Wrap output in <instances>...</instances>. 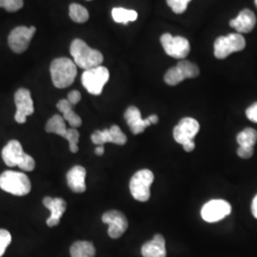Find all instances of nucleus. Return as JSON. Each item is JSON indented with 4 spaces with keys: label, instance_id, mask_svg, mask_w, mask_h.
<instances>
[{
    "label": "nucleus",
    "instance_id": "72a5a7b5",
    "mask_svg": "<svg viewBox=\"0 0 257 257\" xmlns=\"http://www.w3.org/2000/svg\"><path fill=\"white\" fill-rule=\"evenodd\" d=\"M251 212L253 216L257 219V195L253 198L252 203H251Z\"/></svg>",
    "mask_w": 257,
    "mask_h": 257
},
{
    "label": "nucleus",
    "instance_id": "7c9ffc66",
    "mask_svg": "<svg viewBox=\"0 0 257 257\" xmlns=\"http://www.w3.org/2000/svg\"><path fill=\"white\" fill-rule=\"evenodd\" d=\"M237 155L241 158H244V159L250 158L252 155H253V148L240 146L238 148V150H237Z\"/></svg>",
    "mask_w": 257,
    "mask_h": 257
},
{
    "label": "nucleus",
    "instance_id": "2f4dec72",
    "mask_svg": "<svg viewBox=\"0 0 257 257\" xmlns=\"http://www.w3.org/2000/svg\"><path fill=\"white\" fill-rule=\"evenodd\" d=\"M246 115L250 121L257 123V102L248 107L246 110Z\"/></svg>",
    "mask_w": 257,
    "mask_h": 257
},
{
    "label": "nucleus",
    "instance_id": "c756f323",
    "mask_svg": "<svg viewBox=\"0 0 257 257\" xmlns=\"http://www.w3.org/2000/svg\"><path fill=\"white\" fill-rule=\"evenodd\" d=\"M12 242V235L9 231L0 229V257L3 256L6 248H8Z\"/></svg>",
    "mask_w": 257,
    "mask_h": 257
},
{
    "label": "nucleus",
    "instance_id": "f257e3e1",
    "mask_svg": "<svg viewBox=\"0 0 257 257\" xmlns=\"http://www.w3.org/2000/svg\"><path fill=\"white\" fill-rule=\"evenodd\" d=\"M70 53L74 58L75 65L85 71L101 66L104 60L103 55L99 51L90 48L83 40L78 38L72 42Z\"/></svg>",
    "mask_w": 257,
    "mask_h": 257
},
{
    "label": "nucleus",
    "instance_id": "a211bd4d",
    "mask_svg": "<svg viewBox=\"0 0 257 257\" xmlns=\"http://www.w3.org/2000/svg\"><path fill=\"white\" fill-rule=\"evenodd\" d=\"M86 169L82 166H74L67 174L68 187L76 193L86 191Z\"/></svg>",
    "mask_w": 257,
    "mask_h": 257
},
{
    "label": "nucleus",
    "instance_id": "1a4fd4ad",
    "mask_svg": "<svg viewBox=\"0 0 257 257\" xmlns=\"http://www.w3.org/2000/svg\"><path fill=\"white\" fill-rule=\"evenodd\" d=\"M160 41L166 54L176 59H184L190 53V42L185 37L164 34L160 37Z\"/></svg>",
    "mask_w": 257,
    "mask_h": 257
},
{
    "label": "nucleus",
    "instance_id": "6ab92c4d",
    "mask_svg": "<svg viewBox=\"0 0 257 257\" xmlns=\"http://www.w3.org/2000/svg\"><path fill=\"white\" fill-rule=\"evenodd\" d=\"M141 253L143 257H166V242L163 235L156 234L154 238L146 242L142 248Z\"/></svg>",
    "mask_w": 257,
    "mask_h": 257
},
{
    "label": "nucleus",
    "instance_id": "cd10ccee",
    "mask_svg": "<svg viewBox=\"0 0 257 257\" xmlns=\"http://www.w3.org/2000/svg\"><path fill=\"white\" fill-rule=\"evenodd\" d=\"M67 140L69 142V147L70 151L75 154L78 152V142H79V132L76 128H71L69 130V136L67 138Z\"/></svg>",
    "mask_w": 257,
    "mask_h": 257
},
{
    "label": "nucleus",
    "instance_id": "6e6552de",
    "mask_svg": "<svg viewBox=\"0 0 257 257\" xmlns=\"http://www.w3.org/2000/svg\"><path fill=\"white\" fill-rule=\"evenodd\" d=\"M214 55L218 59H224L232 53L245 49L246 40L240 34H230L226 37H219L214 42Z\"/></svg>",
    "mask_w": 257,
    "mask_h": 257
},
{
    "label": "nucleus",
    "instance_id": "20e7f679",
    "mask_svg": "<svg viewBox=\"0 0 257 257\" xmlns=\"http://www.w3.org/2000/svg\"><path fill=\"white\" fill-rule=\"evenodd\" d=\"M0 189L17 196H24L31 192L32 185L25 174L16 171H6L0 175Z\"/></svg>",
    "mask_w": 257,
    "mask_h": 257
},
{
    "label": "nucleus",
    "instance_id": "f03ea898",
    "mask_svg": "<svg viewBox=\"0 0 257 257\" xmlns=\"http://www.w3.org/2000/svg\"><path fill=\"white\" fill-rule=\"evenodd\" d=\"M50 72L55 87L65 89L74 83L77 74V66L74 60L68 57H59L55 58L51 63Z\"/></svg>",
    "mask_w": 257,
    "mask_h": 257
},
{
    "label": "nucleus",
    "instance_id": "0eeeda50",
    "mask_svg": "<svg viewBox=\"0 0 257 257\" xmlns=\"http://www.w3.org/2000/svg\"><path fill=\"white\" fill-rule=\"evenodd\" d=\"M110 73L106 67L98 66L84 71L81 76L83 87L92 95H100L104 86L109 81Z\"/></svg>",
    "mask_w": 257,
    "mask_h": 257
},
{
    "label": "nucleus",
    "instance_id": "9d476101",
    "mask_svg": "<svg viewBox=\"0 0 257 257\" xmlns=\"http://www.w3.org/2000/svg\"><path fill=\"white\" fill-rule=\"evenodd\" d=\"M231 212L230 203L223 199H212L206 203L201 210L203 220L214 223L224 219Z\"/></svg>",
    "mask_w": 257,
    "mask_h": 257
},
{
    "label": "nucleus",
    "instance_id": "aec40b11",
    "mask_svg": "<svg viewBox=\"0 0 257 257\" xmlns=\"http://www.w3.org/2000/svg\"><path fill=\"white\" fill-rule=\"evenodd\" d=\"M56 107L63 114V118L67 121L72 128H79L82 125V120L79 115H77L74 110L73 105L67 99H61L56 104Z\"/></svg>",
    "mask_w": 257,
    "mask_h": 257
},
{
    "label": "nucleus",
    "instance_id": "f704fd0d",
    "mask_svg": "<svg viewBox=\"0 0 257 257\" xmlns=\"http://www.w3.org/2000/svg\"><path fill=\"white\" fill-rule=\"evenodd\" d=\"M94 152H95L96 156H103V154H104V146H97V147L95 148Z\"/></svg>",
    "mask_w": 257,
    "mask_h": 257
},
{
    "label": "nucleus",
    "instance_id": "393cba45",
    "mask_svg": "<svg viewBox=\"0 0 257 257\" xmlns=\"http://www.w3.org/2000/svg\"><path fill=\"white\" fill-rule=\"evenodd\" d=\"M236 140L239 146L253 148L257 142V131L252 128H245L239 133Z\"/></svg>",
    "mask_w": 257,
    "mask_h": 257
},
{
    "label": "nucleus",
    "instance_id": "f8f14e48",
    "mask_svg": "<svg viewBox=\"0 0 257 257\" xmlns=\"http://www.w3.org/2000/svg\"><path fill=\"white\" fill-rule=\"evenodd\" d=\"M37 29L36 27H25L19 26L15 28L8 37V43L13 52L21 54L25 52L30 45V42L34 37Z\"/></svg>",
    "mask_w": 257,
    "mask_h": 257
},
{
    "label": "nucleus",
    "instance_id": "7ed1b4c3",
    "mask_svg": "<svg viewBox=\"0 0 257 257\" xmlns=\"http://www.w3.org/2000/svg\"><path fill=\"white\" fill-rule=\"evenodd\" d=\"M2 159L6 165L19 167L24 172H32L36 167L35 159L24 153L22 145L18 140H11L2 150Z\"/></svg>",
    "mask_w": 257,
    "mask_h": 257
},
{
    "label": "nucleus",
    "instance_id": "4be33fe9",
    "mask_svg": "<svg viewBox=\"0 0 257 257\" xmlns=\"http://www.w3.org/2000/svg\"><path fill=\"white\" fill-rule=\"evenodd\" d=\"M70 253L72 257H94L95 248L92 242L77 241L72 245Z\"/></svg>",
    "mask_w": 257,
    "mask_h": 257
},
{
    "label": "nucleus",
    "instance_id": "dca6fc26",
    "mask_svg": "<svg viewBox=\"0 0 257 257\" xmlns=\"http://www.w3.org/2000/svg\"><path fill=\"white\" fill-rule=\"evenodd\" d=\"M43 204L47 209L51 211V215L46 221L47 225L49 227L57 226L67 209V203L64 199L59 197L53 198L47 196L43 199Z\"/></svg>",
    "mask_w": 257,
    "mask_h": 257
},
{
    "label": "nucleus",
    "instance_id": "a878e982",
    "mask_svg": "<svg viewBox=\"0 0 257 257\" xmlns=\"http://www.w3.org/2000/svg\"><path fill=\"white\" fill-rule=\"evenodd\" d=\"M70 18L76 23H85L89 19V12L81 5L73 3L70 5Z\"/></svg>",
    "mask_w": 257,
    "mask_h": 257
},
{
    "label": "nucleus",
    "instance_id": "f3484780",
    "mask_svg": "<svg viewBox=\"0 0 257 257\" xmlns=\"http://www.w3.org/2000/svg\"><path fill=\"white\" fill-rule=\"evenodd\" d=\"M256 24V18L253 12L245 9L239 13L238 16L230 21V27L234 28L239 34H247L253 30Z\"/></svg>",
    "mask_w": 257,
    "mask_h": 257
},
{
    "label": "nucleus",
    "instance_id": "b1692460",
    "mask_svg": "<svg viewBox=\"0 0 257 257\" xmlns=\"http://www.w3.org/2000/svg\"><path fill=\"white\" fill-rule=\"evenodd\" d=\"M138 13L134 10L113 8L111 11V17L116 23L128 24V22L136 21L138 19Z\"/></svg>",
    "mask_w": 257,
    "mask_h": 257
},
{
    "label": "nucleus",
    "instance_id": "ddd939ff",
    "mask_svg": "<svg viewBox=\"0 0 257 257\" xmlns=\"http://www.w3.org/2000/svg\"><path fill=\"white\" fill-rule=\"evenodd\" d=\"M15 103L17 106L15 119L19 124H24L28 116L32 115L35 111V106L31 92L25 88L19 89L15 93Z\"/></svg>",
    "mask_w": 257,
    "mask_h": 257
},
{
    "label": "nucleus",
    "instance_id": "c9c22d12",
    "mask_svg": "<svg viewBox=\"0 0 257 257\" xmlns=\"http://www.w3.org/2000/svg\"><path fill=\"white\" fill-rule=\"evenodd\" d=\"M254 3H255V6L257 7V0H254Z\"/></svg>",
    "mask_w": 257,
    "mask_h": 257
},
{
    "label": "nucleus",
    "instance_id": "4468645a",
    "mask_svg": "<svg viewBox=\"0 0 257 257\" xmlns=\"http://www.w3.org/2000/svg\"><path fill=\"white\" fill-rule=\"evenodd\" d=\"M102 221L109 225L108 234L110 238H119L128 229V219L125 214L119 211L111 210L106 211L102 215Z\"/></svg>",
    "mask_w": 257,
    "mask_h": 257
},
{
    "label": "nucleus",
    "instance_id": "39448f33",
    "mask_svg": "<svg viewBox=\"0 0 257 257\" xmlns=\"http://www.w3.org/2000/svg\"><path fill=\"white\" fill-rule=\"evenodd\" d=\"M200 130V125L197 120L192 117H185L174 128V139L177 143L181 144L184 150L188 153L193 152L195 149L193 141Z\"/></svg>",
    "mask_w": 257,
    "mask_h": 257
},
{
    "label": "nucleus",
    "instance_id": "473e14b6",
    "mask_svg": "<svg viewBox=\"0 0 257 257\" xmlns=\"http://www.w3.org/2000/svg\"><path fill=\"white\" fill-rule=\"evenodd\" d=\"M67 100L70 102L73 106L76 105L78 102L81 100V93L78 91H72L68 93Z\"/></svg>",
    "mask_w": 257,
    "mask_h": 257
},
{
    "label": "nucleus",
    "instance_id": "9b49d317",
    "mask_svg": "<svg viewBox=\"0 0 257 257\" xmlns=\"http://www.w3.org/2000/svg\"><path fill=\"white\" fill-rule=\"evenodd\" d=\"M124 118L134 135L142 134L149 126L157 124L159 120L156 114H152L146 119H143L140 110L136 106L128 107L124 113Z\"/></svg>",
    "mask_w": 257,
    "mask_h": 257
},
{
    "label": "nucleus",
    "instance_id": "423d86ee",
    "mask_svg": "<svg viewBox=\"0 0 257 257\" xmlns=\"http://www.w3.org/2000/svg\"><path fill=\"white\" fill-rule=\"evenodd\" d=\"M154 173L143 169L133 175L130 181V191L133 197L139 202H147L151 197V186L154 183Z\"/></svg>",
    "mask_w": 257,
    "mask_h": 257
},
{
    "label": "nucleus",
    "instance_id": "2eb2a0df",
    "mask_svg": "<svg viewBox=\"0 0 257 257\" xmlns=\"http://www.w3.org/2000/svg\"><path fill=\"white\" fill-rule=\"evenodd\" d=\"M92 143L96 146H104L106 143H113L116 145H125L127 143V137L121 128L113 125L110 128L103 131H95L91 137Z\"/></svg>",
    "mask_w": 257,
    "mask_h": 257
},
{
    "label": "nucleus",
    "instance_id": "412c9836",
    "mask_svg": "<svg viewBox=\"0 0 257 257\" xmlns=\"http://www.w3.org/2000/svg\"><path fill=\"white\" fill-rule=\"evenodd\" d=\"M69 130L66 127L63 116L59 114H55L53 117H51L48 120L46 126H45V131L49 134H55L57 136L63 137L65 139H67L69 136Z\"/></svg>",
    "mask_w": 257,
    "mask_h": 257
},
{
    "label": "nucleus",
    "instance_id": "bb28decb",
    "mask_svg": "<svg viewBox=\"0 0 257 257\" xmlns=\"http://www.w3.org/2000/svg\"><path fill=\"white\" fill-rule=\"evenodd\" d=\"M24 5L23 0H0V8L6 10L7 12H18Z\"/></svg>",
    "mask_w": 257,
    "mask_h": 257
},
{
    "label": "nucleus",
    "instance_id": "c85d7f7f",
    "mask_svg": "<svg viewBox=\"0 0 257 257\" xmlns=\"http://www.w3.org/2000/svg\"><path fill=\"white\" fill-rule=\"evenodd\" d=\"M191 0H167L168 5L173 10V12L180 15L183 14L184 12L187 10L188 4Z\"/></svg>",
    "mask_w": 257,
    "mask_h": 257
},
{
    "label": "nucleus",
    "instance_id": "5701e85b",
    "mask_svg": "<svg viewBox=\"0 0 257 257\" xmlns=\"http://www.w3.org/2000/svg\"><path fill=\"white\" fill-rule=\"evenodd\" d=\"M175 67H176L178 74L182 77L183 80L188 79V78H194L200 74L198 66L191 61H188V60L179 61L178 64L176 65Z\"/></svg>",
    "mask_w": 257,
    "mask_h": 257
}]
</instances>
